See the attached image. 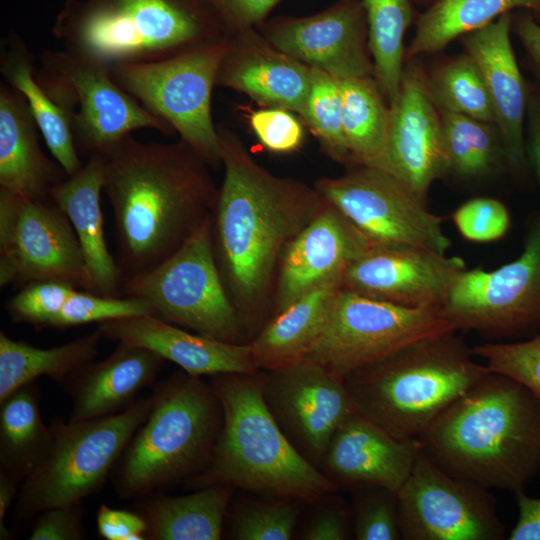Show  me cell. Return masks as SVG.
<instances>
[{
  "instance_id": "37",
  "label": "cell",
  "mask_w": 540,
  "mask_h": 540,
  "mask_svg": "<svg viewBox=\"0 0 540 540\" xmlns=\"http://www.w3.org/2000/svg\"><path fill=\"white\" fill-rule=\"evenodd\" d=\"M367 20L368 45L374 78L388 104L402 79L406 52L404 36L413 21L411 0H361Z\"/></svg>"
},
{
  "instance_id": "54",
  "label": "cell",
  "mask_w": 540,
  "mask_h": 540,
  "mask_svg": "<svg viewBox=\"0 0 540 540\" xmlns=\"http://www.w3.org/2000/svg\"><path fill=\"white\" fill-rule=\"evenodd\" d=\"M21 483L0 471V538H12V532L5 526L4 518L8 509L15 503Z\"/></svg>"
},
{
  "instance_id": "23",
  "label": "cell",
  "mask_w": 540,
  "mask_h": 540,
  "mask_svg": "<svg viewBox=\"0 0 540 540\" xmlns=\"http://www.w3.org/2000/svg\"><path fill=\"white\" fill-rule=\"evenodd\" d=\"M420 452L418 439L398 438L354 411L334 433L321 469L336 484L398 493Z\"/></svg>"
},
{
  "instance_id": "18",
  "label": "cell",
  "mask_w": 540,
  "mask_h": 540,
  "mask_svg": "<svg viewBox=\"0 0 540 540\" xmlns=\"http://www.w3.org/2000/svg\"><path fill=\"white\" fill-rule=\"evenodd\" d=\"M281 51L339 80L374 77L361 0H339L304 17L278 16L257 27Z\"/></svg>"
},
{
  "instance_id": "32",
  "label": "cell",
  "mask_w": 540,
  "mask_h": 540,
  "mask_svg": "<svg viewBox=\"0 0 540 540\" xmlns=\"http://www.w3.org/2000/svg\"><path fill=\"white\" fill-rule=\"evenodd\" d=\"M101 335L97 330L48 349L34 347L0 332V402L17 389L47 376L60 385L95 360Z\"/></svg>"
},
{
  "instance_id": "44",
  "label": "cell",
  "mask_w": 540,
  "mask_h": 540,
  "mask_svg": "<svg viewBox=\"0 0 540 540\" xmlns=\"http://www.w3.org/2000/svg\"><path fill=\"white\" fill-rule=\"evenodd\" d=\"M59 281H38L23 286L11 297L5 308L16 323H26L35 329L50 328L67 299L76 290Z\"/></svg>"
},
{
  "instance_id": "5",
  "label": "cell",
  "mask_w": 540,
  "mask_h": 540,
  "mask_svg": "<svg viewBox=\"0 0 540 540\" xmlns=\"http://www.w3.org/2000/svg\"><path fill=\"white\" fill-rule=\"evenodd\" d=\"M456 330L418 340L344 379L354 410L392 435L417 439L491 371Z\"/></svg>"
},
{
  "instance_id": "49",
  "label": "cell",
  "mask_w": 540,
  "mask_h": 540,
  "mask_svg": "<svg viewBox=\"0 0 540 540\" xmlns=\"http://www.w3.org/2000/svg\"><path fill=\"white\" fill-rule=\"evenodd\" d=\"M97 529L106 540H144L148 525L138 512L113 509L101 505L97 513Z\"/></svg>"
},
{
  "instance_id": "39",
  "label": "cell",
  "mask_w": 540,
  "mask_h": 540,
  "mask_svg": "<svg viewBox=\"0 0 540 540\" xmlns=\"http://www.w3.org/2000/svg\"><path fill=\"white\" fill-rule=\"evenodd\" d=\"M301 119L317 138L327 156L339 163L350 165V153L343 131L339 79L312 69L309 94Z\"/></svg>"
},
{
  "instance_id": "40",
  "label": "cell",
  "mask_w": 540,
  "mask_h": 540,
  "mask_svg": "<svg viewBox=\"0 0 540 540\" xmlns=\"http://www.w3.org/2000/svg\"><path fill=\"white\" fill-rule=\"evenodd\" d=\"M297 501H249L241 504L232 520L237 540H288L292 537L299 507Z\"/></svg>"
},
{
  "instance_id": "9",
  "label": "cell",
  "mask_w": 540,
  "mask_h": 540,
  "mask_svg": "<svg viewBox=\"0 0 540 540\" xmlns=\"http://www.w3.org/2000/svg\"><path fill=\"white\" fill-rule=\"evenodd\" d=\"M228 35L168 58L115 66L114 81L147 111L168 123L211 168L222 166L212 92Z\"/></svg>"
},
{
  "instance_id": "31",
  "label": "cell",
  "mask_w": 540,
  "mask_h": 540,
  "mask_svg": "<svg viewBox=\"0 0 540 540\" xmlns=\"http://www.w3.org/2000/svg\"><path fill=\"white\" fill-rule=\"evenodd\" d=\"M235 488L206 486L183 496L146 499L138 512L147 522V539L219 540Z\"/></svg>"
},
{
  "instance_id": "34",
  "label": "cell",
  "mask_w": 540,
  "mask_h": 540,
  "mask_svg": "<svg viewBox=\"0 0 540 540\" xmlns=\"http://www.w3.org/2000/svg\"><path fill=\"white\" fill-rule=\"evenodd\" d=\"M339 82L343 131L350 153V165L379 168L388 139L389 104L374 77L343 79Z\"/></svg>"
},
{
  "instance_id": "46",
  "label": "cell",
  "mask_w": 540,
  "mask_h": 540,
  "mask_svg": "<svg viewBox=\"0 0 540 540\" xmlns=\"http://www.w3.org/2000/svg\"><path fill=\"white\" fill-rule=\"evenodd\" d=\"M293 111L263 107L251 112L249 125L259 142L274 153H292L304 142V124Z\"/></svg>"
},
{
  "instance_id": "51",
  "label": "cell",
  "mask_w": 540,
  "mask_h": 540,
  "mask_svg": "<svg viewBox=\"0 0 540 540\" xmlns=\"http://www.w3.org/2000/svg\"><path fill=\"white\" fill-rule=\"evenodd\" d=\"M518 519L510 540H540V498L527 496L524 491L515 493Z\"/></svg>"
},
{
  "instance_id": "28",
  "label": "cell",
  "mask_w": 540,
  "mask_h": 540,
  "mask_svg": "<svg viewBox=\"0 0 540 540\" xmlns=\"http://www.w3.org/2000/svg\"><path fill=\"white\" fill-rule=\"evenodd\" d=\"M102 156L87 159L75 174L56 184L50 197L70 220L92 278L94 292L121 296L122 275L109 252L103 227L101 193L104 185Z\"/></svg>"
},
{
  "instance_id": "43",
  "label": "cell",
  "mask_w": 540,
  "mask_h": 540,
  "mask_svg": "<svg viewBox=\"0 0 540 540\" xmlns=\"http://www.w3.org/2000/svg\"><path fill=\"white\" fill-rule=\"evenodd\" d=\"M471 351L491 372L524 385L540 404V335L522 342L481 344Z\"/></svg>"
},
{
  "instance_id": "47",
  "label": "cell",
  "mask_w": 540,
  "mask_h": 540,
  "mask_svg": "<svg viewBox=\"0 0 540 540\" xmlns=\"http://www.w3.org/2000/svg\"><path fill=\"white\" fill-rule=\"evenodd\" d=\"M82 502L53 507L38 514L29 540L84 539Z\"/></svg>"
},
{
  "instance_id": "42",
  "label": "cell",
  "mask_w": 540,
  "mask_h": 540,
  "mask_svg": "<svg viewBox=\"0 0 540 540\" xmlns=\"http://www.w3.org/2000/svg\"><path fill=\"white\" fill-rule=\"evenodd\" d=\"M355 488L353 526L355 538L402 539L397 493L378 486Z\"/></svg>"
},
{
  "instance_id": "19",
  "label": "cell",
  "mask_w": 540,
  "mask_h": 540,
  "mask_svg": "<svg viewBox=\"0 0 540 540\" xmlns=\"http://www.w3.org/2000/svg\"><path fill=\"white\" fill-rule=\"evenodd\" d=\"M465 269L462 258L431 249L372 245L347 268L341 286L404 307L440 309Z\"/></svg>"
},
{
  "instance_id": "10",
  "label": "cell",
  "mask_w": 540,
  "mask_h": 540,
  "mask_svg": "<svg viewBox=\"0 0 540 540\" xmlns=\"http://www.w3.org/2000/svg\"><path fill=\"white\" fill-rule=\"evenodd\" d=\"M35 76L67 115L79 156H104L137 129L175 134L114 81L111 69L78 53L42 51Z\"/></svg>"
},
{
  "instance_id": "14",
  "label": "cell",
  "mask_w": 540,
  "mask_h": 540,
  "mask_svg": "<svg viewBox=\"0 0 540 540\" xmlns=\"http://www.w3.org/2000/svg\"><path fill=\"white\" fill-rule=\"evenodd\" d=\"M314 187L373 245L418 246L446 254L451 242L444 217L388 171L350 165L339 177H322Z\"/></svg>"
},
{
  "instance_id": "20",
  "label": "cell",
  "mask_w": 540,
  "mask_h": 540,
  "mask_svg": "<svg viewBox=\"0 0 540 540\" xmlns=\"http://www.w3.org/2000/svg\"><path fill=\"white\" fill-rule=\"evenodd\" d=\"M389 107L388 139L379 168L425 201L430 186L445 171L440 112L428 92L426 73L417 64L404 65L398 93Z\"/></svg>"
},
{
  "instance_id": "12",
  "label": "cell",
  "mask_w": 540,
  "mask_h": 540,
  "mask_svg": "<svg viewBox=\"0 0 540 540\" xmlns=\"http://www.w3.org/2000/svg\"><path fill=\"white\" fill-rule=\"evenodd\" d=\"M449 330L455 329L439 309L404 307L341 288L304 361L344 380L418 340Z\"/></svg>"
},
{
  "instance_id": "8",
  "label": "cell",
  "mask_w": 540,
  "mask_h": 540,
  "mask_svg": "<svg viewBox=\"0 0 540 540\" xmlns=\"http://www.w3.org/2000/svg\"><path fill=\"white\" fill-rule=\"evenodd\" d=\"M151 405L150 396L107 417L78 422L54 418L45 450L21 483L13 509L15 522L97 493Z\"/></svg>"
},
{
  "instance_id": "11",
  "label": "cell",
  "mask_w": 540,
  "mask_h": 540,
  "mask_svg": "<svg viewBox=\"0 0 540 540\" xmlns=\"http://www.w3.org/2000/svg\"><path fill=\"white\" fill-rule=\"evenodd\" d=\"M121 296L149 303L160 319L229 343H248L222 281L211 238V216L172 256L125 279Z\"/></svg>"
},
{
  "instance_id": "50",
  "label": "cell",
  "mask_w": 540,
  "mask_h": 540,
  "mask_svg": "<svg viewBox=\"0 0 540 540\" xmlns=\"http://www.w3.org/2000/svg\"><path fill=\"white\" fill-rule=\"evenodd\" d=\"M348 534V515L342 507L322 510L305 529V540H343Z\"/></svg>"
},
{
  "instance_id": "15",
  "label": "cell",
  "mask_w": 540,
  "mask_h": 540,
  "mask_svg": "<svg viewBox=\"0 0 540 540\" xmlns=\"http://www.w3.org/2000/svg\"><path fill=\"white\" fill-rule=\"evenodd\" d=\"M440 315L456 331L511 336L540 323V217L531 225L524 250L492 271L465 269Z\"/></svg>"
},
{
  "instance_id": "4",
  "label": "cell",
  "mask_w": 540,
  "mask_h": 540,
  "mask_svg": "<svg viewBox=\"0 0 540 540\" xmlns=\"http://www.w3.org/2000/svg\"><path fill=\"white\" fill-rule=\"evenodd\" d=\"M212 387L223 411L222 428L207 467L187 480L279 500L313 503L337 484L312 465L285 436L264 401L261 374H221Z\"/></svg>"
},
{
  "instance_id": "55",
  "label": "cell",
  "mask_w": 540,
  "mask_h": 540,
  "mask_svg": "<svg viewBox=\"0 0 540 540\" xmlns=\"http://www.w3.org/2000/svg\"><path fill=\"white\" fill-rule=\"evenodd\" d=\"M422 1H430V0H422ZM433 1V0H432Z\"/></svg>"
},
{
  "instance_id": "30",
  "label": "cell",
  "mask_w": 540,
  "mask_h": 540,
  "mask_svg": "<svg viewBox=\"0 0 540 540\" xmlns=\"http://www.w3.org/2000/svg\"><path fill=\"white\" fill-rule=\"evenodd\" d=\"M34 56L23 38L11 32L0 49V72L8 85L26 99L54 159L68 176L77 173L83 163L75 147L69 119L52 100L35 76Z\"/></svg>"
},
{
  "instance_id": "36",
  "label": "cell",
  "mask_w": 540,
  "mask_h": 540,
  "mask_svg": "<svg viewBox=\"0 0 540 540\" xmlns=\"http://www.w3.org/2000/svg\"><path fill=\"white\" fill-rule=\"evenodd\" d=\"M440 117L445 174L481 178L507 163L494 123L450 112H440Z\"/></svg>"
},
{
  "instance_id": "25",
  "label": "cell",
  "mask_w": 540,
  "mask_h": 540,
  "mask_svg": "<svg viewBox=\"0 0 540 540\" xmlns=\"http://www.w3.org/2000/svg\"><path fill=\"white\" fill-rule=\"evenodd\" d=\"M511 25L508 12L461 38L464 52L475 61L487 85L507 163L520 169L526 158L523 125L528 97L510 40Z\"/></svg>"
},
{
  "instance_id": "33",
  "label": "cell",
  "mask_w": 540,
  "mask_h": 540,
  "mask_svg": "<svg viewBox=\"0 0 540 540\" xmlns=\"http://www.w3.org/2000/svg\"><path fill=\"white\" fill-rule=\"evenodd\" d=\"M515 8L540 16V0H433L418 18L405 59L434 53L479 30Z\"/></svg>"
},
{
  "instance_id": "21",
  "label": "cell",
  "mask_w": 540,
  "mask_h": 540,
  "mask_svg": "<svg viewBox=\"0 0 540 540\" xmlns=\"http://www.w3.org/2000/svg\"><path fill=\"white\" fill-rule=\"evenodd\" d=\"M372 245L324 199L318 213L282 255L275 283L273 316L317 288L330 283L341 284L347 268Z\"/></svg>"
},
{
  "instance_id": "22",
  "label": "cell",
  "mask_w": 540,
  "mask_h": 540,
  "mask_svg": "<svg viewBox=\"0 0 540 540\" xmlns=\"http://www.w3.org/2000/svg\"><path fill=\"white\" fill-rule=\"evenodd\" d=\"M312 69L271 44L258 28L228 35L216 86L250 97L263 107L303 115Z\"/></svg>"
},
{
  "instance_id": "41",
  "label": "cell",
  "mask_w": 540,
  "mask_h": 540,
  "mask_svg": "<svg viewBox=\"0 0 540 540\" xmlns=\"http://www.w3.org/2000/svg\"><path fill=\"white\" fill-rule=\"evenodd\" d=\"M136 315H154V310L149 303L141 299L107 296L76 289L54 318L50 328L66 329Z\"/></svg>"
},
{
  "instance_id": "1",
  "label": "cell",
  "mask_w": 540,
  "mask_h": 540,
  "mask_svg": "<svg viewBox=\"0 0 540 540\" xmlns=\"http://www.w3.org/2000/svg\"><path fill=\"white\" fill-rule=\"evenodd\" d=\"M224 178L211 215L216 263L249 342L269 320L279 264L324 203L301 180L261 166L237 133L218 126Z\"/></svg>"
},
{
  "instance_id": "48",
  "label": "cell",
  "mask_w": 540,
  "mask_h": 540,
  "mask_svg": "<svg viewBox=\"0 0 540 540\" xmlns=\"http://www.w3.org/2000/svg\"><path fill=\"white\" fill-rule=\"evenodd\" d=\"M218 14L226 35L257 28L281 0H207Z\"/></svg>"
},
{
  "instance_id": "52",
  "label": "cell",
  "mask_w": 540,
  "mask_h": 540,
  "mask_svg": "<svg viewBox=\"0 0 540 540\" xmlns=\"http://www.w3.org/2000/svg\"><path fill=\"white\" fill-rule=\"evenodd\" d=\"M516 32L540 72V25L531 14L518 18Z\"/></svg>"
},
{
  "instance_id": "35",
  "label": "cell",
  "mask_w": 540,
  "mask_h": 540,
  "mask_svg": "<svg viewBox=\"0 0 540 540\" xmlns=\"http://www.w3.org/2000/svg\"><path fill=\"white\" fill-rule=\"evenodd\" d=\"M0 405V471L22 483L50 437L40 415L37 383L22 386Z\"/></svg>"
},
{
  "instance_id": "13",
  "label": "cell",
  "mask_w": 540,
  "mask_h": 540,
  "mask_svg": "<svg viewBox=\"0 0 540 540\" xmlns=\"http://www.w3.org/2000/svg\"><path fill=\"white\" fill-rule=\"evenodd\" d=\"M59 281L94 292L84 254L51 197L30 200L0 188V286Z\"/></svg>"
},
{
  "instance_id": "3",
  "label": "cell",
  "mask_w": 540,
  "mask_h": 540,
  "mask_svg": "<svg viewBox=\"0 0 540 540\" xmlns=\"http://www.w3.org/2000/svg\"><path fill=\"white\" fill-rule=\"evenodd\" d=\"M417 439L445 472L517 493L540 468V404L518 381L490 372Z\"/></svg>"
},
{
  "instance_id": "45",
  "label": "cell",
  "mask_w": 540,
  "mask_h": 540,
  "mask_svg": "<svg viewBox=\"0 0 540 540\" xmlns=\"http://www.w3.org/2000/svg\"><path fill=\"white\" fill-rule=\"evenodd\" d=\"M453 221L459 233L473 242L498 240L510 227L506 206L489 197H478L463 203L453 213Z\"/></svg>"
},
{
  "instance_id": "38",
  "label": "cell",
  "mask_w": 540,
  "mask_h": 540,
  "mask_svg": "<svg viewBox=\"0 0 540 540\" xmlns=\"http://www.w3.org/2000/svg\"><path fill=\"white\" fill-rule=\"evenodd\" d=\"M426 83L439 112L462 114L495 124V112L484 77L467 53L438 64L426 74Z\"/></svg>"
},
{
  "instance_id": "17",
  "label": "cell",
  "mask_w": 540,
  "mask_h": 540,
  "mask_svg": "<svg viewBox=\"0 0 540 540\" xmlns=\"http://www.w3.org/2000/svg\"><path fill=\"white\" fill-rule=\"evenodd\" d=\"M264 401L299 453L321 468L330 441L354 412L344 380L302 361L261 375Z\"/></svg>"
},
{
  "instance_id": "2",
  "label": "cell",
  "mask_w": 540,
  "mask_h": 540,
  "mask_svg": "<svg viewBox=\"0 0 540 540\" xmlns=\"http://www.w3.org/2000/svg\"><path fill=\"white\" fill-rule=\"evenodd\" d=\"M102 157L124 281L181 248L212 215L219 188L208 163L181 139L144 143L129 134Z\"/></svg>"
},
{
  "instance_id": "6",
  "label": "cell",
  "mask_w": 540,
  "mask_h": 540,
  "mask_svg": "<svg viewBox=\"0 0 540 540\" xmlns=\"http://www.w3.org/2000/svg\"><path fill=\"white\" fill-rule=\"evenodd\" d=\"M51 34L63 48L109 69L162 60L226 36L207 0H64Z\"/></svg>"
},
{
  "instance_id": "7",
  "label": "cell",
  "mask_w": 540,
  "mask_h": 540,
  "mask_svg": "<svg viewBox=\"0 0 540 540\" xmlns=\"http://www.w3.org/2000/svg\"><path fill=\"white\" fill-rule=\"evenodd\" d=\"M145 421L136 430L115 470L121 498H140L189 480L210 462L223 411L212 387L177 371L157 384Z\"/></svg>"
},
{
  "instance_id": "29",
  "label": "cell",
  "mask_w": 540,
  "mask_h": 540,
  "mask_svg": "<svg viewBox=\"0 0 540 540\" xmlns=\"http://www.w3.org/2000/svg\"><path fill=\"white\" fill-rule=\"evenodd\" d=\"M340 283H330L302 296L272 316L249 342L259 370L273 371L304 361L323 332Z\"/></svg>"
},
{
  "instance_id": "16",
  "label": "cell",
  "mask_w": 540,
  "mask_h": 540,
  "mask_svg": "<svg viewBox=\"0 0 540 540\" xmlns=\"http://www.w3.org/2000/svg\"><path fill=\"white\" fill-rule=\"evenodd\" d=\"M397 496L402 539L502 540L506 536L489 489L445 472L422 449Z\"/></svg>"
},
{
  "instance_id": "24",
  "label": "cell",
  "mask_w": 540,
  "mask_h": 540,
  "mask_svg": "<svg viewBox=\"0 0 540 540\" xmlns=\"http://www.w3.org/2000/svg\"><path fill=\"white\" fill-rule=\"evenodd\" d=\"M102 338L148 349L194 377L259 371L250 343H229L166 322L136 315L97 323Z\"/></svg>"
},
{
  "instance_id": "53",
  "label": "cell",
  "mask_w": 540,
  "mask_h": 540,
  "mask_svg": "<svg viewBox=\"0 0 540 540\" xmlns=\"http://www.w3.org/2000/svg\"><path fill=\"white\" fill-rule=\"evenodd\" d=\"M528 154L540 183V99L529 103Z\"/></svg>"
},
{
  "instance_id": "26",
  "label": "cell",
  "mask_w": 540,
  "mask_h": 540,
  "mask_svg": "<svg viewBox=\"0 0 540 540\" xmlns=\"http://www.w3.org/2000/svg\"><path fill=\"white\" fill-rule=\"evenodd\" d=\"M165 362L148 349L118 343L110 356L88 363L64 385L72 401L68 421L107 417L129 408L138 392L155 381Z\"/></svg>"
},
{
  "instance_id": "27",
  "label": "cell",
  "mask_w": 540,
  "mask_h": 540,
  "mask_svg": "<svg viewBox=\"0 0 540 540\" xmlns=\"http://www.w3.org/2000/svg\"><path fill=\"white\" fill-rule=\"evenodd\" d=\"M39 128L24 96L0 83V188L30 200L50 197L68 177L39 143Z\"/></svg>"
}]
</instances>
